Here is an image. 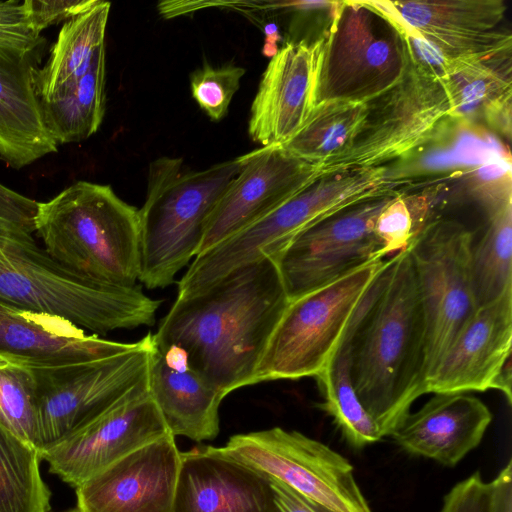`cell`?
<instances>
[{"label":"cell","mask_w":512,"mask_h":512,"mask_svg":"<svg viewBox=\"0 0 512 512\" xmlns=\"http://www.w3.org/2000/svg\"><path fill=\"white\" fill-rule=\"evenodd\" d=\"M289 303L277 265L262 256L202 290L177 297L153 334L226 395L254 384L268 341Z\"/></svg>","instance_id":"cell-1"},{"label":"cell","mask_w":512,"mask_h":512,"mask_svg":"<svg viewBox=\"0 0 512 512\" xmlns=\"http://www.w3.org/2000/svg\"><path fill=\"white\" fill-rule=\"evenodd\" d=\"M344 340L355 393L390 436L426 393V316L409 249L386 259Z\"/></svg>","instance_id":"cell-2"},{"label":"cell","mask_w":512,"mask_h":512,"mask_svg":"<svg viewBox=\"0 0 512 512\" xmlns=\"http://www.w3.org/2000/svg\"><path fill=\"white\" fill-rule=\"evenodd\" d=\"M0 301L96 334L152 326L161 304L138 285L87 279L51 258L32 236L13 235H0Z\"/></svg>","instance_id":"cell-3"},{"label":"cell","mask_w":512,"mask_h":512,"mask_svg":"<svg viewBox=\"0 0 512 512\" xmlns=\"http://www.w3.org/2000/svg\"><path fill=\"white\" fill-rule=\"evenodd\" d=\"M35 228L48 255L69 270L119 287L139 280V210L109 185L79 181L38 202Z\"/></svg>","instance_id":"cell-4"},{"label":"cell","mask_w":512,"mask_h":512,"mask_svg":"<svg viewBox=\"0 0 512 512\" xmlns=\"http://www.w3.org/2000/svg\"><path fill=\"white\" fill-rule=\"evenodd\" d=\"M242 162L241 155L198 171L185 169L180 158L150 163L146 198L139 209L141 284L166 288L197 256L210 215Z\"/></svg>","instance_id":"cell-5"},{"label":"cell","mask_w":512,"mask_h":512,"mask_svg":"<svg viewBox=\"0 0 512 512\" xmlns=\"http://www.w3.org/2000/svg\"><path fill=\"white\" fill-rule=\"evenodd\" d=\"M394 186L383 166L323 171L259 221L197 255L179 281L177 297L194 294L241 265L274 255L323 217Z\"/></svg>","instance_id":"cell-6"},{"label":"cell","mask_w":512,"mask_h":512,"mask_svg":"<svg viewBox=\"0 0 512 512\" xmlns=\"http://www.w3.org/2000/svg\"><path fill=\"white\" fill-rule=\"evenodd\" d=\"M409 46L390 1H339L321 50L315 106L365 103L403 76Z\"/></svg>","instance_id":"cell-7"},{"label":"cell","mask_w":512,"mask_h":512,"mask_svg":"<svg viewBox=\"0 0 512 512\" xmlns=\"http://www.w3.org/2000/svg\"><path fill=\"white\" fill-rule=\"evenodd\" d=\"M386 259L369 262L289 301L258 364L254 384L316 377L339 346Z\"/></svg>","instance_id":"cell-8"},{"label":"cell","mask_w":512,"mask_h":512,"mask_svg":"<svg viewBox=\"0 0 512 512\" xmlns=\"http://www.w3.org/2000/svg\"><path fill=\"white\" fill-rule=\"evenodd\" d=\"M216 448L326 512H373L349 461L298 431L273 427L237 434Z\"/></svg>","instance_id":"cell-9"},{"label":"cell","mask_w":512,"mask_h":512,"mask_svg":"<svg viewBox=\"0 0 512 512\" xmlns=\"http://www.w3.org/2000/svg\"><path fill=\"white\" fill-rule=\"evenodd\" d=\"M365 111L348 151L322 171L381 167L432 139L450 119L440 78L410 54L400 80L364 103Z\"/></svg>","instance_id":"cell-10"},{"label":"cell","mask_w":512,"mask_h":512,"mask_svg":"<svg viewBox=\"0 0 512 512\" xmlns=\"http://www.w3.org/2000/svg\"><path fill=\"white\" fill-rule=\"evenodd\" d=\"M395 189L340 208L308 226L271 256L289 301L378 259H385L374 234L377 216Z\"/></svg>","instance_id":"cell-11"},{"label":"cell","mask_w":512,"mask_h":512,"mask_svg":"<svg viewBox=\"0 0 512 512\" xmlns=\"http://www.w3.org/2000/svg\"><path fill=\"white\" fill-rule=\"evenodd\" d=\"M153 344V334L148 333L133 349L118 355L31 367L36 380L40 451L93 420L145 379Z\"/></svg>","instance_id":"cell-12"},{"label":"cell","mask_w":512,"mask_h":512,"mask_svg":"<svg viewBox=\"0 0 512 512\" xmlns=\"http://www.w3.org/2000/svg\"><path fill=\"white\" fill-rule=\"evenodd\" d=\"M473 242L472 232L463 224L436 218L425 226L408 247L426 316V381L478 309L470 277Z\"/></svg>","instance_id":"cell-13"},{"label":"cell","mask_w":512,"mask_h":512,"mask_svg":"<svg viewBox=\"0 0 512 512\" xmlns=\"http://www.w3.org/2000/svg\"><path fill=\"white\" fill-rule=\"evenodd\" d=\"M171 434L147 377L93 420L40 451L49 471L76 488L131 452Z\"/></svg>","instance_id":"cell-14"},{"label":"cell","mask_w":512,"mask_h":512,"mask_svg":"<svg viewBox=\"0 0 512 512\" xmlns=\"http://www.w3.org/2000/svg\"><path fill=\"white\" fill-rule=\"evenodd\" d=\"M242 158L239 173L210 215L197 255L259 221L323 172L283 146H262Z\"/></svg>","instance_id":"cell-15"},{"label":"cell","mask_w":512,"mask_h":512,"mask_svg":"<svg viewBox=\"0 0 512 512\" xmlns=\"http://www.w3.org/2000/svg\"><path fill=\"white\" fill-rule=\"evenodd\" d=\"M181 452L172 434L131 452L75 488L81 512H173Z\"/></svg>","instance_id":"cell-16"},{"label":"cell","mask_w":512,"mask_h":512,"mask_svg":"<svg viewBox=\"0 0 512 512\" xmlns=\"http://www.w3.org/2000/svg\"><path fill=\"white\" fill-rule=\"evenodd\" d=\"M324 38L287 42L262 74L251 105L248 133L262 146H283L303 127L315 107Z\"/></svg>","instance_id":"cell-17"},{"label":"cell","mask_w":512,"mask_h":512,"mask_svg":"<svg viewBox=\"0 0 512 512\" xmlns=\"http://www.w3.org/2000/svg\"><path fill=\"white\" fill-rule=\"evenodd\" d=\"M390 4L401 21L419 34L446 65L456 59L511 51L512 36L501 28L507 9L501 0H408Z\"/></svg>","instance_id":"cell-18"},{"label":"cell","mask_w":512,"mask_h":512,"mask_svg":"<svg viewBox=\"0 0 512 512\" xmlns=\"http://www.w3.org/2000/svg\"><path fill=\"white\" fill-rule=\"evenodd\" d=\"M512 290L476 310L426 381L427 393L494 389L511 361Z\"/></svg>","instance_id":"cell-19"},{"label":"cell","mask_w":512,"mask_h":512,"mask_svg":"<svg viewBox=\"0 0 512 512\" xmlns=\"http://www.w3.org/2000/svg\"><path fill=\"white\" fill-rule=\"evenodd\" d=\"M173 512H278L263 474L205 446L181 452Z\"/></svg>","instance_id":"cell-20"},{"label":"cell","mask_w":512,"mask_h":512,"mask_svg":"<svg viewBox=\"0 0 512 512\" xmlns=\"http://www.w3.org/2000/svg\"><path fill=\"white\" fill-rule=\"evenodd\" d=\"M87 335L70 322L23 310L0 301V358L32 368L89 362L133 349Z\"/></svg>","instance_id":"cell-21"},{"label":"cell","mask_w":512,"mask_h":512,"mask_svg":"<svg viewBox=\"0 0 512 512\" xmlns=\"http://www.w3.org/2000/svg\"><path fill=\"white\" fill-rule=\"evenodd\" d=\"M148 387L174 437L202 442L218 435L219 408L226 394L190 366L182 349L153 344Z\"/></svg>","instance_id":"cell-22"},{"label":"cell","mask_w":512,"mask_h":512,"mask_svg":"<svg viewBox=\"0 0 512 512\" xmlns=\"http://www.w3.org/2000/svg\"><path fill=\"white\" fill-rule=\"evenodd\" d=\"M491 421L492 413L477 397L435 393L390 436L410 454L454 466L479 445Z\"/></svg>","instance_id":"cell-23"},{"label":"cell","mask_w":512,"mask_h":512,"mask_svg":"<svg viewBox=\"0 0 512 512\" xmlns=\"http://www.w3.org/2000/svg\"><path fill=\"white\" fill-rule=\"evenodd\" d=\"M34 54L0 50V156L16 169L57 152L42 115Z\"/></svg>","instance_id":"cell-24"},{"label":"cell","mask_w":512,"mask_h":512,"mask_svg":"<svg viewBox=\"0 0 512 512\" xmlns=\"http://www.w3.org/2000/svg\"><path fill=\"white\" fill-rule=\"evenodd\" d=\"M105 46L75 83L39 98L44 122L58 144L79 142L93 135L105 113Z\"/></svg>","instance_id":"cell-25"},{"label":"cell","mask_w":512,"mask_h":512,"mask_svg":"<svg viewBox=\"0 0 512 512\" xmlns=\"http://www.w3.org/2000/svg\"><path fill=\"white\" fill-rule=\"evenodd\" d=\"M110 3L96 0L87 10L66 21L51 48L47 63L36 73L39 98L75 83L105 46Z\"/></svg>","instance_id":"cell-26"},{"label":"cell","mask_w":512,"mask_h":512,"mask_svg":"<svg viewBox=\"0 0 512 512\" xmlns=\"http://www.w3.org/2000/svg\"><path fill=\"white\" fill-rule=\"evenodd\" d=\"M439 78L450 102V119L483 117L489 107L512 96L511 51L449 61Z\"/></svg>","instance_id":"cell-27"},{"label":"cell","mask_w":512,"mask_h":512,"mask_svg":"<svg viewBox=\"0 0 512 512\" xmlns=\"http://www.w3.org/2000/svg\"><path fill=\"white\" fill-rule=\"evenodd\" d=\"M364 111V103H320L313 108L300 131L283 147L295 157L323 169L348 151Z\"/></svg>","instance_id":"cell-28"},{"label":"cell","mask_w":512,"mask_h":512,"mask_svg":"<svg viewBox=\"0 0 512 512\" xmlns=\"http://www.w3.org/2000/svg\"><path fill=\"white\" fill-rule=\"evenodd\" d=\"M487 227L470 252V277L477 308L512 290L511 200L488 212Z\"/></svg>","instance_id":"cell-29"},{"label":"cell","mask_w":512,"mask_h":512,"mask_svg":"<svg viewBox=\"0 0 512 512\" xmlns=\"http://www.w3.org/2000/svg\"><path fill=\"white\" fill-rule=\"evenodd\" d=\"M40 453L0 424V512H49Z\"/></svg>","instance_id":"cell-30"},{"label":"cell","mask_w":512,"mask_h":512,"mask_svg":"<svg viewBox=\"0 0 512 512\" xmlns=\"http://www.w3.org/2000/svg\"><path fill=\"white\" fill-rule=\"evenodd\" d=\"M315 378L323 397L322 409L333 418L351 447L361 449L383 437L355 393L349 374L348 347L344 336Z\"/></svg>","instance_id":"cell-31"},{"label":"cell","mask_w":512,"mask_h":512,"mask_svg":"<svg viewBox=\"0 0 512 512\" xmlns=\"http://www.w3.org/2000/svg\"><path fill=\"white\" fill-rule=\"evenodd\" d=\"M0 424L40 451L37 390L32 368L2 358Z\"/></svg>","instance_id":"cell-32"},{"label":"cell","mask_w":512,"mask_h":512,"mask_svg":"<svg viewBox=\"0 0 512 512\" xmlns=\"http://www.w3.org/2000/svg\"><path fill=\"white\" fill-rule=\"evenodd\" d=\"M434 219L428 201L398 192L382 209L374 224L373 231L383 258L408 249L418 234Z\"/></svg>","instance_id":"cell-33"},{"label":"cell","mask_w":512,"mask_h":512,"mask_svg":"<svg viewBox=\"0 0 512 512\" xmlns=\"http://www.w3.org/2000/svg\"><path fill=\"white\" fill-rule=\"evenodd\" d=\"M244 74L243 67L232 63H205L190 76L192 97L212 121H220L227 115Z\"/></svg>","instance_id":"cell-34"},{"label":"cell","mask_w":512,"mask_h":512,"mask_svg":"<svg viewBox=\"0 0 512 512\" xmlns=\"http://www.w3.org/2000/svg\"><path fill=\"white\" fill-rule=\"evenodd\" d=\"M42 41L30 24L23 2L0 1V50L32 53Z\"/></svg>","instance_id":"cell-35"},{"label":"cell","mask_w":512,"mask_h":512,"mask_svg":"<svg viewBox=\"0 0 512 512\" xmlns=\"http://www.w3.org/2000/svg\"><path fill=\"white\" fill-rule=\"evenodd\" d=\"M37 210L38 202L0 183V235L32 236Z\"/></svg>","instance_id":"cell-36"},{"label":"cell","mask_w":512,"mask_h":512,"mask_svg":"<svg viewBox=\"0 0 512 512\" xmlns=\"http://www.w3.org/2000/svg\"><path fill=\"white\" fill-rule=\"evenodd\" d=\"M96 0H25V11L33 30L41 32L49 26L64 23L90 8Z\"/></svg>","instance_id":"cell-37"},{"label":"cell","mask_w":512,"mask_h":512,"mask_svg":"<svg viewBox=\"0 0 512 512\" xmlns=\"http://www.w3.org/2000/svg\"><path fill=\"white\" fill-rule=\"evenodd\" d=\"M270 482L278 512H326L311 504L290 488L275 481Z\"/></svg>","instance_id":"cell-38"},{"label":"cell","mask_w":512,"mask_h":512,"mask_svg":"<svg viewBox=\"0 0 512 512\" xmlns=\"http://www.w3.org/2000/svg\"><path fill=\"white\" fill-rule=\"evenodd\" d=\"M483 118L492 128L509 139L511 135V96L489 107Z\"/></svg>","instance_id":"cell-39"},{"label":"cell","mask_w":512,"mask_h":512,"mask_svg":"<svg viewBox=\"0 0 512 512\" xmlns=\"http://www.w3.org/2000/svg\"><path fill=\"white\" fill-rule=\"evenodd\" d=\"M49 512H53V511L50 510ZM58 512H81V510L76 506L74 508H69V509L58 511Z\"/></svg>","instance_id":"cell-40"}]
</instances>
